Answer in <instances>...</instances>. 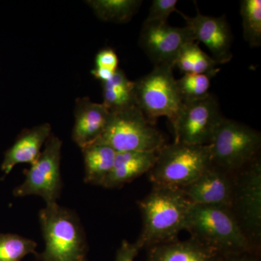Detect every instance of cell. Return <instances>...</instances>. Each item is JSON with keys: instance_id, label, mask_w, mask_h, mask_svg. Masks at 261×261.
<instances>
[{"instance_id": "cell-1", "label": "cell", "mask_w": 261, "mask_h": 261, "mask_svg": "<svg viewBox=\"0 0 261 261\" xmlns=\"http://www.w3.org/2000/svg\"><path fill=\"white\" fill-rule=\"evenodd\" d=\"M138 205L142 228L135 243L142 250L178 239L185 230L192 203L179 188L153 186Z\"/></svg>"}, {"instance_id": "cell-2", "label": "cell", "mask_w": 261, "mask_h": 261, "mask_svg": "<svg viewBox=\"0 0 261 261\" xmlns=\"http://www.w3.org/2000/svg\"><path fill=\"white\" fill-rule=\"evenodd\" d=\"M185 230L220 255L257 252L238 224L232 211L221 206L192 204Z\"/></svg>"}, {"instance_id": "cell-3", "label": "cell", "mask_w": 261, "mask_h": 261, "mask_svg": "<svg viewBox=\"0 0 261 261\" xmlns=\"http://www.w3.org/2000/svg\"><path fill=\"white\" fill-rule=\"evenodd\" d=\"M45 249L42 261H87V242L76 216L58 205L47 204L39 212Z\"/></svg>"}, {"instance_id": "cell-4", "label": "cell", "mask_w": 261, "mask_h": 261, "mask_svg": "<svg viewBox=\"0 0 261 261\" xmlns=\"http://www.w3.org/2000/svg\"><path fill=\"white\" fill-rule=\"evenodd\" d=\"M212 166L209 145L173 142L160 149L149 177L153 186L181 188L200 177Z\"/></svg>"}, {"instance_id": "cell-5", "label": "cell", "mask_w": 261, "mask_h": 261, "mask_svg": "<svg viewBox=\"0 0 261 261\" xmlns=\"http://www.w3.org/2000/svg\"><path fill=\"white\" fill-rule=\"evenodd\" d=\"M165 138L137 106L111 113L100 137L93 144L111 147L116 152L159 151Z\"/></svg>"}, {"instance_id": "cell-6", "label": "cell", "mask_w": 261, "mask_h": 261, "mask_svg": "<svg viewBox=\"0 0 261 261\" xmlns=\"http://www.w3.org/2000/svg\"><path fill=\"white\" fill-rule=\"evenodd\" d=\"M260 145V132L224 117L209 143L212 164L236 172L258 157Z\"/></svg>"}, {"instance_id": "cell-7", "label": "cell", "mask_w": 261, "mask_h": 261, "mask_svg": "<svg viewBox=\"0 0 261 261\" xmlns=\"http://www.w3.org/2000/svg\"><path fill=\"white\" fill-rule=\"evenodd\" d=\"M173 68L154 66L148 74L135 82L136 104L149 121L166 117L173 124L183 104Z\"/></svg>"}, {"instance_id": "cell-8", "label": "cell", "mask_w": 261, "mask_h": 261, "mask_svg": "<svg viewBox=\"0 0 261 261\" xmlns=\"http://www.w3.org/2000/svg\"><path fill=\"white\" fill-rule=\"evenodd\" d=\"M231 210L247 240L259 252L261 238L260 158L233 173Z\"/></svg>"}, {"instance_id": "cell-9", "label": "cell", "mask_w": 261, "mask_h": 261, "mask_svg": "<svg viewBox=\"0 0 261 261\" xmlns=\"http://www.w3.org/2000/svg\"><path fill=\"white\" fill-rule=\"evenodd\" d=\"M61 148L62 141L56 136H49L37 161L29 169L24 170L25 181L15 189V196L38 195L47 204L56 202L62 188Z\"/></svg>"}, {"instance_id": "cell-10", "label": "cell", "mask_w": 261, "mask_h": 261, "mask_svg": "<svg viewBox=\"0 0 261 261\" xmlns=\"http://www.w3.org/2000/svg\"><path fill=\"white\" fill-rule=\"evenodd\" d=\"M214 95L183 102L172 125L175 142L187 145H209L216 127L224 118Z\"/></svg>"}, {"instance_id": "cell-11", "label": "cell", "mask_w": 261, "mask_h": 261, "mask_svg": "<svg viewBox=\"0 0 261 261\" xmlns=\"http://www.w3.org/2000/svg\"><path fill=\"white\" fill-rule=\"evenodd\" d=\"M188 27H171L166 23L143 24L139 44L154 66L167 65L174 68L182 48L195 42Z\"/></svg>"}, {"instance_id": "cell-12", "label": "cell", "mask_w": 261, "mask_h": 261, "mask_svg": "<svg viewBox=\"0 0 261 261\" xmlns=\"http://www.w3.org/2000/svg\"><path fill=\"white\" fill-rule=\"evenodd\" d=\"M176 12L185 18L195 40L205 44L215 61L219 65L231 61L233 35L225 15L213 17L203 15L197 7L195 17L187 16L178 10Z\"/></svg>"}, {"instance_id": "cell-13", "label": "cell", "mask_w": 261, "mask_h": 261, "mask_svg": "<svg viewBox=\"0 0 261 261\" xmlns=\"http://www.w3.org/2000/svg\"><path fill=\"white\" fill-rule=\"evenodd\" d=\"M179 189L193 205L221 206L231 209L233 173L212 164L200 177Z\"/></svg>"}, {"instance_id": "cell-14", "label": "cell", "mask_w": 261, "mask_h": 261, "mask_svg": "<svg viewBox=\"0 0 261 261\" xmlns=\"http://www.w3.org/2000/svg\"><path fill=\"white\" fill-rule=\"evenodd\" d=\"M74 116L72 139L82 149L92 145L100 137L107 126L111 112L102 103L82 97L76 99Z\"/></svg>"}, {"instance_id": "cell-15", "label": "cell", "mask_w": 261, "mask_h": 261, "mask_svg": "<svg viewBox=\"0 0 261 261\" xmlns=\"http://www.w3.org/2000/svg\"><path fill=\"white\" fill-rule=\"evenodd\" d=\"M147 261H216L220 254L195 238L178 239L147 248Z\"/></svg>"}, {"instance_id": "cell-16", "label": "cell", "mask_w": 261, "mask_h": 261, "mask_svg": "<svg viewBox=\"0 0 261 261\" xmlns=\"http://www.w3.org/2000/svg\"><path fill=\"white\" fill-rule=\"evenodd\" d=\"M51 135V126L49 123H43L30 129L24 130L13 145L5 152L1 169L8 174L19 163L32 165L40 155L42 145Z\"/></svg>"}, {"instance_id": "cell-17", "label": "cell", "mask_w": 261, "mask_h": 261, "mask_svg": "<svg viewBox=\"0 0 261 261\" xmlns=\"http://www.w3.org/2000/svg\"><path fill=\"white\" fill-rule=\"evenodd\" d=\"M159 151H129L117 152L112 170L102 187L116 188L149 172Z\"/></svg>"}, {"instance_id": "cell-18", "label": "cell", "mask_w": 261, "mask_h": 261, "mask_svg": "<svg viewBox=\"0 0 261 261\" xmlns=\"http://www.w3.org/2000/svg\"><path fill=\"white\" fill-rule=\"evenodd\" d=\"M86 183L102 186L112 170L117 152L108 146L92 144L82 149Z\"/></svg>"}, {"instance_id": "cell-19", "label": "cell", "mask_w": 261, "mask_h": 261, "mask_svg": "<svg viewBox=\"0 0 261 261\" xmlns=\"http://www.w3.org/2000/svg\"><path fill=\"white\" fill-rule=\"evenodd\" d=\"M102 84V104L110 112H118L137 106L135 82L128 80L120 68L116 70L111 80Z\"/></svg>"}, {"instance_id": "cell-20", "label": "cell", "mask_w": 261, "mask_h": 261, "mask_svg": "<svg viewBox=\"0 0 261 261\" xmlns=\"http://www.w3.org/2000/svg\"><path fill=\"white\" fill-rule=\"evenodd\" d=\"M219 63L206 54L195 42L186 44L180 51L175 67L184 73L205 74L214 78L219 71Z\"/></svg>"}, {"instance_id": "cell-21", "label": "cell", "mask_w": 261, "mask_h": 261, "mask_svg": "<svg viewBox=\"0 0 261 261\" xmlns=\"http://www.w3.org/2000/svg\"><path fill=\"white\" fill-rule=\"evenodd\" d=\"M98 18L106 22L129 21L142 4L141 0H92L87 2Z\"/></svg>"}, {"instance_id": "cell-22", "label": "cell", "mask_w": 261, "mask_h": 261, "mask_svg": "<svg viewBox=\"0 0 261 261\" xmlns=\"http://www.w3.org/2000/svg\"><path fill=\"white\" fill-rule=\"evenodd\" d=\"M244 39L251 47L261 44V1L243 0L240 3Z\"/></svg>"}, {"instance_id": "cell-23", "label": "cell", "mask_w": 261, "mask_h": 261, "mask_svg": "<svg viewBox=\"0 0 261 261\" xmlns=\"http://www.w3.org/2000/svg\"><path fill=\"white\" fill-rule=\"evenodd\" d=\"M37 244L20 235L0 234V261H20L28 254L35 253Z\"/></svg>"}, {"instance_id": "cell-24", "label": "cell", "mask_w": 261, "mask_h": 261, "mask_svg": "<svg viewBox=\"0 0 261 261\" xmlns=\"http://www.w3.org/2000/svg\"><path fill=\"white\" fill-rule=\"evenodd\" d=\"M211 77L205 74L185 73L176 80L182 102L196 100L207 97L211 87Z\"/></svg>"}, {"instance_id": "cell-25", "label": "cell", "mask_w": 261, "mask_h": 261, "mask_svg": "<svg viewBox=\"0 0 261 261\" xmlns=\"http://www.w3.org/2000/svg\"><path fill=\"white\" fill-rule=\"evenodd\" d=\"M177 0H153L149 8L148 15L143 24L167 23L168 18L176 12Z\"/></svg>"}, {"instance_id": "cell-26", "label": "cell", "mask_w": 261, "mask_h": 261, "mask_svg": "<svg viewBox=\"0 0 261 261\" xmlns=\"http://www.w3.org/2000/svg\"><path fill=\"white\" fill-rule=\"evenodd\" d=\"M118 63L116 51L111 48H105L99 50L96 56L94 68L114 73L118 69Z\"/></svg>"}, {"instance_id": "cell-27", "label": "cell", "mask_w": 261, "mask_h": 261, "mask_svg": "<svg viewBox=\"0 0 261 261\" xmlns=\"http://www.w3.org/2000/svg\"><path fill=\"white\" fill-rule=\"evenodd\" d=\"M140 250L137 243L123 240L117 252L115 261H134Z\"/></svg>"}, {"instance_id": "cell-28", "label": "cell", "mask_w": 261, "mask_h": 261, "mask_svg": "<svg viewBox=\"0 0 261 261\" xmlns=\"http://www.w3.org/2000/svg\"><path fill=\"white\" fill-rule=\"evenodd\" d=\"M259 253L245 252L221 255L216 261H260Z\"/></svg>"}]
</instances>
